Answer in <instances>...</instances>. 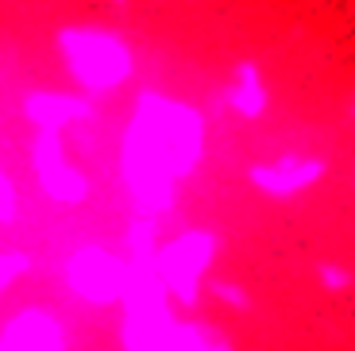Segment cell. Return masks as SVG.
<instances>
[{"label": "cell", "mask_w": 355, "mask_h": 351, "mask_svg": "<svg viewBox=\"0 0 355 351\" xmlns=\"http://www.w3.org/2000/svg\"><path fill=\"white\" fill-rule=\"evenodd\" d=\"M205 116L162 93H139L120 143V178L139 216L159 220L174 209L178 182L201 166Z\"/></svg>", "instance_id": "1"}, {"label": "cell", "mask_w": 355, "mask_h": 351, "mask_svg": "<svg viewBox=\"0 0 355 351\" xmlns=\"http://www.w3.org/2000/svg\"><path fill=\"white\" fill-rule=\"evenodd\" d=\"M58 54L62 66L85 97H108L116 89L132 81L135 54L116 31L105 27H66L58 31Z\"/></svg>", "instance_id": "2"}, {"label": "cell", "mask_w": 355, "mask_h": 351, "mask_svg": "<svg viewBox=\"0 0 355 351\" xmlns=\"http://www.w3.org/2000/svg\"><path fill=\"white\" fill-rule=\"evenodd\" d=\"M216 255H220V236L205 228L182 232V236L166 239L162 247H155V271H159L170 301L193 309L201 301V286L213 271Z\"/></svg>", "instance_id": "3"}, {"label": "cell", "mask_w": 355, "mask_h": 351, "mask_svg": "<svg viewBox=\"0 0 355 351\" xmlns=\"http://www.w3.org/2000/svg\"><path fill=\"white\" fill-rule=\"evenodd\" d=\"M62 278H66V290L78 301H85V305H93V309H105V305H116L120 293H124L128 263L120 255L105 251V247H97V243H81L78 251L66 259Z\"/></svg>", "instance_id": "4"}, {"label": "cell", "mask_w": 355, "mask_h": 351, "mask_svg": "<svg viewBox=\"0 0 355 351\" xmlns=\"http://www.w3.org/2000/svg\"><path fill=\"white\" fill-rule=\"evenodd\" d=\"M31 170H35V182L54 205H81L89 197V178L81 174L70 162L62 147V132L54 128H35V143H31Z\"/></svg>", "instance_id": "5"}, {"label": "cell", "mask_w": 355, "mask_h": 351, "mask_svg": "<svg viewBox=\"0 0 355 351\" xmlns=\"http://www.w3.org/2000/svg\"><path fill=\"white\" fill-rule=\"evenodd\" d=\"M70 332L51 309L27 305L0 325V351H66Z\"/></svg>", "instance_id": "6"}, {"label": "cell", "mask_w": 355, "mask_h": 351, "mask_svg": "<svg viewBox=\"0 0 355 351\" xmlns=\"http://www.w3.org/2000/svg\"><path fill=\"white\" fill-rule=\"evenodd\" d=\"M324 170L329 166L320 158H302L290 151V155L275 158V162H255V166H248V182L266 197H297L305 189H313L324 178Z\"/></svg>", "instance_id": "7"}, {"label": "cell", "mask_w": 355, "mask_h": 351, "mask_svg": "<svg viewBox=\"0 0 355 351\" xmlns=\"http://www.w3.org/2000/svg\"><path fill=\"white\" fill-rule=\"evenodd\" d=\"M24 116L31 128H54L62 132L70 123H81L93 116V101L85 93H62V89H35L24 97Z\"/></svg>", "instance_id": "8"}, {"label": "cell", "mask_w": 355, "mask_h": 351, "mask_svg": "<svg viewBox=\"0 0 355 351\" xmlns=\"http://www.w3.org/2000/svg\"><path fill=\"white\" fill-rule=\"evenodd\" d=\"M228 108L240 120H259V116L266 112V101H270V93H266V81L263 74H259L255 62H240L236 66V74H232V85H228Z\"/></svg>", "instance_id": "9"}, {"label": "cell", "mask_w": 355, "mask_h": 351, "mask_svg": "<svg viewBox=\"0 0 355 351\" xmlns=\"http://www.w3.org/2000/svg\"><path fill=\"white\" fill-rule=\"evenodd\" d=\"M27 271H31V259L24 251H0V293L8 286H16Z\"/></svg>", "instance_id": "10"}, {"label": "cell", "mask_w": 355, "mask_h": 351, "mask_svg": "<svg viewBox=\"0 0 355 351\" xmlns=\"http://www.w3.org/2000/svg\"><path fill=\"white\" fill-rule=\"evenodd\" d=\"M209 290H213V298H216V301H224V305L236 309V313H248V309H251L248 290H243V286H236V282H228V278H216L213 286H209Z\"/></svg>", "instance_id": "11"}, {"label": "cell", "mask_w": 355, "mask_h": 351, "mask_svg": "<svg viewBox=\"0 0 355 351\" xmlns=\"http://www.w3.org/2000/svg\"><path fill=\"white\" fill-rule=\"evenodd\" d=\"M16 216H19V194L12 178L0 170V224H16Z\"/></svg>", "instance_id": "12"}, {"label": "cell", "mask_w": 355, "mask_h": 351, "mask_svg": "<svg viewBox=\"0 0 355 351\" xmlns=\"http://www.w3.org/2000/svg\"><path fill=\"white\" fill-rule=\"evenodd\" d=\"M320 286L332 290V293L347 290V286H352V271H344V266H336V263H324L320 266Z\"/></svg>", "instance_id": "13"}, {"label": "cell", "mask_w": 355, "mask_h": 351, "mask_svg": "<svg viewBox=\"0 0 355 351\" xmlns=\"http://www.w3.org/2000/svg\"><path fill=\"white\" fill-rule=\"evenodd\" d=\"M347 116L355 120V93H352V101H347Z\"/></svg>", "instance_id": "14"}, {"label": "cell", "mask_w": 355, "mask_h": 351, "mask_svg": "<svg viewBox=\"0 0 355 351\" xmlns=\"http://www.w3.org/2000/svg\"><path fill=\"white\" fill-rule=\"evenodd\" d=\"M112 4H120V8H124V4H128V0H112Z\"/></svg>", "instance_id": "15"}]
</instances>
